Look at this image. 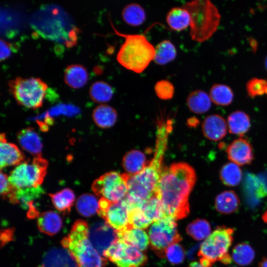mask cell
<instances>
[{"instance_id":"obj_1","label":"cell","mask_w":267,"mask_h":267,"mask_svg":"<svg viewBox=\"0 0 267 267\" xmlns=\"http://www.w3.org/2000/svg\"><path fill=\"white\" fill-rule=\"evenodd\" d=\"M196 180L194 169L186 163H175L163 169L156 195L162 202L165 216L176 221L189 215L188 198Z\"/></svg>"},{"instance_id":"obj_2","label":"cell","mask_w":267,"mask_h":267,"mask_svg":"<svg viewBox=\"0 0 267 267\" xmlns=\"http://www.w3.org/2000/svg\"><path fill=\"white\" fill-rule=\"evenodd\" d=\"M155 153L153 159L140 173L129 176L126 198L130 203H143L155 195L163 168L162 162L172 126L166 123L158 124Z\"/></svg>"},{"instance_id":"obj_3","label":"cell","mask_w":267,"mask_h":267,"mask_svg":"<svg viewBox=\"0 0 267 267\" xmlns=\"http://www.w3.org/2000/svg\"><path fill=\"white\" fill-rule=\"evenodd\" d=\"M78 267H105L106 260L97 251L89 237V225L82 220L73 224L69 233L61 242Z\"/></svg>"},{"instance_id":"obj_4","label":"cell","mask_w":267,"mask_h":267,"mask_svg":"<svg viewBox=\"0 0 267 267\" xmlns=\"http://www.w3.org/2000/svg\"><path fill=\"white\" fill-rule=\"evenodd\" d=\"M113 28L116 35L125 39L117 54L118 63L134 73L143 72L153 60L155 47L143 34H126Z\"/></svg>"},{"instance_id":"obj_5","label":"cell","mask_w":267,"mask_h":267,"mask_svg":"<svg viewBox=\"0 0 267 267\" xmlns=\"http://www.w3.org/2000/svg\"><path fill=\"white\" fill-rule=\"evenodd\" d=\"M190 17V36L192 40L203 43L216 32L221 15L211 0H191L183 5Z\"/></svg>"},{"instance_id":"obj_6","label":"cell","mask_w":267,"mask_h":267,"mask_svg":"<svg viewBox=\"0 0 267 267\" xmlns=\"http://www.w3.org/2000/svg\"><path fill=\"white\" fill-rule=\"evenodd\" d=\"M234 232L233 228L222 225L211 233L200 245L198 253L200 264L210 267L217 261L226 265L231 263L228 249L233 242Z\"/></svg>"},{"instance_id":"obj_7","label":"cell","mask_w":267,"mask_h":267,"mask_svg":"<svg viewBox=\"0 0 267 267\" xmlns=\"http://www.w3.org/2000/svg\"><path fill=\"white\" fill-rule=\"evenodd\" d=\"M9 91L17 103L25 108L36 109L43 106L48 88L39 78L16 77L8 82Z\"/></svg>"},{"instance_id":"obj_8","label":"cell","mask_w":267,"mask_h":267,"mask_svg":"<svg viewBox=\"0 0 267 267\" xmlns=\"http://www.w3.org/2000/svg\"><path fill=\"white\" fill-rule=\"evenodd\" d=\"M148 236L151 249L161 258L164 257L168 247L182 240L176 220L169 216L153 222L148 230Z\"/></svg>"},{"instance_id":"obj_9","label":"cell","mask_w":267,"mask_h":267,"mask_svg":"<svg viewBox=\"0 0 267 267\" xmlns=\"http://www.w3.org/2000/svg\"><path fill=\"white\" fill-rule=\"evenodd\" d=\"M47 161L42 156L35 157L18 165L8 177L10 182L17 188L39 187L46 174Z\"/></svg>"},{"instance_id":"obj_10","label":"cell","mask_w":267,"mask_h":267,"mask_svg":"<svg viewBox=\"0 0 267 267\" xmlns=\"http://www.w3.org/2000/svg\"><path fill=\"white\" fill-rule=\"evenodd\" d=\"M129 177L126 173L108 172L95 180L92 184L91 189L101 198L111 202L119 201L127 196Z\"/></svg>"},{"instance_id":"obj_11","label":"cell","mask_w":267,"mask_h":267,"mask_svg":"<svg viewBox=\"0 0 267 267\" xmlns=\"http://www.w3.org/2000/svg\"><path fill=\"white\" fill-rule=\"evenodd\" d=\"M103 256L118 267H141L148 260L142 251L119 238L104 252Z\"/></svg>"},{"instance_id":"obj_12","label":"cell","mask_w":267,"mask_h":267,"mask_svg":"<svg viewBox=\"0 0 267 267\" xmlns=\"http://www.w3.org/2000/svg\"><path fill=\"white\" fill-rule=\"evenodd\" d=\"M129 211L126 197L117 202H111L104 198L98 201V215L117 232L130 228Z\"/></svg>"},{"instance_id":"obj_13","label":"cell","mask_w":267,"mask_h":267,"mask_svg":"<svg viewBox=\"0 0 267 267\" xmlns=\"http://www.w3.org/2000/svg\"><path fill=\"white\" fill-rule=\"evenodd\" d=\"M89 237L94 248L102 256L118 239L117 231L105 221L95 222L89 226Z\"/></svg>"},{"instance_id":"obj_14","label":"cell","mask_w":267,"mask_h":267,"mask_svg":"<svg viewBox=\"0 0 267 267\" xmlns=\"http://www.w3.org/2000/svg\"><path fill=\"white\" fill-rule=\"evenodd\" d=\"M226 151L228 159L239 166L250 164L254 159L252 146L245 138L234 140L228 145Z\"/></svg>"},{"instance_id":"obj_15","label":"cell","mask_w":267,"mask_h":267,"mask_svg":"<svg viewBox=\"0 0 267 267\" xmlns=\"http://www.w3.org/2000/svg\"><path fill=\"white\" fill-rule=\"evenodd\" d=\"M227 122L223 117L214 114L208 116L202 124V131L204 135L212 141H218L226 134Z\"/></svg>"},{"instance_id":"obj_16","label":"cell","mask_w":267,"mask_h":267,"mask_svg":"<svg viewBox=\"0 0 267 267\" xmlns=\"http://www.w3.org/2000/svg\"><path fill=\"white\" fill-rule=\"evenodd\" d=\"M0 167L18 165L22 163L25 157L23 152L14 144L7 142L5 134L0 136Z\"/></svg>"},{"instance_id":"obj_17","label":"cell","mask_w":267,"mask_h":267,"mask_svg":"<svg viewBox=\"0 0 267 267\" xmlns=\"http://www.w3.org/2000/svg\"><path fill=\"white\" fill-rule=\"evenodd\" d=\"M40 267H78L68 251L65 248H53L44 256Z\"/></svg>"},{"instance_id":"obj_18","label":"cell","mask_w":267,"mask_h":267,"mask_svg":"<svg viewBox=\"0 0 267 267\" xmlns=\"http://www.w3.org/2000/svg\"><path fill=\"white\" fill-rule=\"evenodd\" d=\"M17 139L21 146L36 157L41 156L42 143L39 135L31 127L20 130Z\"/></svg>"},{"instance_id":"obj_19","label":"cell","mask_w":267,"mask_h":267,"mask_svg":"<svg viewBox=\"0 0 267 267\" xmlns=\"http://www.w3.org/2000/svg\"><path fill=\"white\" fill-rule=\"evenodd\" d=\"M89 79L87 69L78 64L68 66L64 73L65 84L72 89H78L86 85Z\"/></svg>"},{"instance_id":"obj_20","label":"cell","mask_w":267,"mask_h":267,"mask_svg":"<svg viewBox=\"0 0 267 267\" xmlns=\"http://www.w3.org/2000/svg\"><path fill=\"white\" fill-rule=\"evenodd\" d=\"M37 225L41 232L52 236L61 229L62 221L57 213L51 211H46L38 216Z\"/></svg>"},{"instance_id":"obj_21","label":"cell","mask_w":267,"mask_h":267,"mask_svg":"<svg viewBox=\"0 0 267 267\" xmlns=\"http://www.w3.org/2000/svg\"><path fill=\"white\" fill-rule=\"evenodd\" d=\"M148 164L145 155L138 150H132L124 156L122 165L128 175H135Z\"/></svg>"},{"instance_id":"obj_22","label":"cell","mask_w":267,"mask_h":267,"mask_svg":"<svg viewBox=\"0 0 267 267\" xmlns=\"http://www.w3.org/2000/svg\"><path fill=\"white\" fill-rule=\"evenodd\" d=\"M92 119L98 127L108 129L116 123L118 114L116 110L107 104H100L96 106L92 113Z\"/></svg>"},{"instance_id":"obj_23","label":"cell","mask_w":267,"mask_h":267,"mask_svg":"<svg viewBox=\"0 0 267 267\" xmlns=\"http://www.w3.org/2000/svg\"><path fill=\"white\" fill-rule=\"evenodd\" d=\"M118 238L139 250L145 251L149 245L148 235L142 229L131 228L118 232Z\"/></svg>"},{"instance_id":"obj_24","label":"cell","mask_w":267,"mask_h":267,"mask_svg":"<svg viewBox=\"0 0 267 267\" xmlns=\"http://www.w3.org/2000/svg\"><path fill=\"white\" fill-rule=\"evenodd\" d=\"M166 20L171 29L178 32L187 29L190 24L189 13L182 6L171 8L167 14Z\"/></svg>"},{"instance_id":"obj_25","label":"cell","mask_w":267,"mask_h":267,"mask_svg":"<svg viewBox=\"0 0 267 267\" xmlns=\"http://www.w3.org/2000/svg\"><path fill=\"white\" fill-rule=\"evenodd\" d=\"M227 124L230 133L242 136L249 130L251 121L246 113L236 110L228 115Z\"/></svg>"},{"instance_id":"obj_26","label":"cell","mask_w":267,"mask_h":267,"mask_svg":"<svg viewBox=\"0 0 267 267\" xmlns=\"http://www.w3.org/2000/svg\"><path fill=\"white\" fill-rule=\"evenodd\" d=\"M212 102L209 94L201 89L192 91L186 99V104L189 109L197 114L207 112L211 107Z\"/></svg>"},{"instance_id":"obj_27","label":"cell","mask_w":267,"mask_h":267,"mask_svg":"<svg viewBox=\"0 0 267 267\" xmlns=\"http://www.w3.org/2000/svg\"><path fill=\"white\" fill-rule=\"evenodd\" d=\"M239 199L233 190H226L220 193L215 200L216 210L225 215L235 212L239 208Z\"/></svg>"},{"instance_id":"obj_28","label":"cell","mask_w":267,"mask_h":267,"mask_svg":"<svg viewBox=\"0 0 267 267\" xmlns=\"http://www.w3.org/2000/svg\"><path fill=\"white\" fill-rule=\"evenodd\" d=\"M144 8L137 3H130L126 5L122 11L123 20L127 25L136 27L142 24L146 19Z\"/></svg>"},{"instance_id":"obj_29","label":"cell","mask_w":267,"mask_h":267,"mask_svg":"<svg viewBox=\"0 0 267 267\" xmlns=\"http://www.w3.org/2000/svg\"><path fill=\"white\" fill-rule=\"evenodd\" d=\"M177 56L175 46L169 40H163L155 47L153 61L158 65H164L174 60Z\"/></svg>"},{"instance_id":"obj_30","label":"cell","mask_w":267,"mask_h":267,"mask_svg":"<svg viewBox=\"0 0 267 267\" xmlns=\"http://www.w3.org/2000/svg\"><path fill=\"white\" fill-rule=\"evenodd\" d=\"M209 95L212 101L217 105L225 106L231 103L234 94L231 89L224 84H214L210 89Z\"/></svg>"},{"instance_id":"obj_31","label":"cell","mask_w":267,"mask_h":267,"mask_svg":"<svg viewBox=\"0 0 267 267\" xmlns=\"http://www.w3.org/2000/svg\"><path fill=\"white\" fill-rule=\"evenodd\" d=\"M114 90L112 87L104 81H98L90 86L89 94L92 101L98 103H106L113 97Z\"/></svg>"},{"instance_id":"obj_32","label":"cell","mask_w":267,"mask_h":267,"mask_svg":"<svg viewBox=\"0 0 267 267\" xmlns=\"http://www.w3.org/2000/svg\"><path fill=\"white\" fill-rule=\"evenodd\" d=\"M242 177V171L239 165L232 162L223 165L220 171L222 182L228 186H235L239 184Z\"/></svg>"},{"instance_id":"obj_33","label":"cell","mask_w":267,"mask_h":267,"mask_svg":"<svg viewBox=\"0 0 267 267\" xmlns=\"http://www.w3.org/2000/svg\"><path fill=\"white\" fill-rule=\"evenodd\" d=\"M137 206L141 208L145 216L152 222L165 216L162 202L156 194Z\"/></svg>"},{"instance_id":"obj_34","label":"cell","mask_w":267,"mask_h":267,"mask_svg":"<svg viewBox=\"0 0 267 267\" xmlns=\"http://www.w3.org/2000/svg\"><path fill=\"white\" fill-rule=\"evenodd\" d=\"M54 207L64 213L70 211L75 199L74 192L69 188H64L55 193L49 194Z\"/></svg>"},{"instance_id":"obj_35","label":"cell","mask_w":267,"mask_h":267,"mask_svg":"<svg viewBox=\"0 0 267 267\" xmlns=\"http://www.w3.org/2000/svg\"><path fill=\"white\" fill-rule=\"evenodd\" d=\"M76 207L81 215L86 217H91L97 213L98 201L92 194H84L77 199Z\"/></svg>"},{"instance_id":"obj_36","label":"cell","mask_w":267,"mask_h":267,"mask_svg":"<svg viewBox=\"0 0 267 267\" xmlns=\"http://www.w3.org/2000/svg\"><path fill=\"white\" fill-rule=\"evenodd\" d=\"M255 253L252 247L245 242L236 244L232 251V258L237 264L245 266L254 260Z\"/></svg>"},{"instance_id":"obj_37","label":"cell","mask_w":267,"mask_h":267,"mask_svg":"<svg viewBox=\"0 0 267 267\" xmlns=\"http://www.w3.org/2000/svg\"><path fill=\"white\" fill-rule=\"evenodd\" d=\"M210 223L205 219H198L189 223L186 226L187 233L194 239L199 241L205 239L211 234Z\"/></svg>"},{"instance_id":"obj_38","label":"cell","mask_w":267,"mask_h":267,"mask_svg":"<svg viewBox=\"0 0 267 267\" xmlns=\"http://www.w3.org/2000/svg\"><path fill=\"white\" fill-rule=\"evenodd\" d=\"M245 180V191L249 200L254 202L267 196L258 176L249 174Z\"/></svg>"},{"instance_id":"obj_39","label":"cell","mask_w":267,"mask_h":267,"mask_svg":"<svg viewBox=\"0 0 267 267\" xmlns=\"http://www.w3.org/2000/svg\"><path fill=\"white\" fill-rule=\"evenodd\" d=\"M43 193L41 186L17 188L15 194L16 203L29 208L33 206V201Z\"/></svg>"},{"instance_id":"obj_40","label":"cell","mask_w":267,"mask_h":267,"mask_svg":"<svg viewBox=\"0 0 267 267\" xmlns=\"http://www.w3.org/2000/svg\"><path fill=\"white\" fill-rule=\"evenodd\" d=\"M129 222L130 228L145 229L152 224L144 215L141 208L137 206L129 205Z\"/></svg>"},{"instance_id":"obj_41","label":"cell","mask_w":267,"mask_h":267,"mask_svg":"<svg viewBox=\"0 0 267 267\" xmlns=\"http://www.w3.org/2000/svg\"><path fill=\"white\" fill-rule=\"evenodd\" d=\"M246 89L248 95L252 98L267 95V81L261 78H253L247 83Z\"/></svg>"},{"instance_id":"obj_42","label":"cell","mask_w":267,"mask_h":267,"mask_svg":"<svg viewBox=\"0 0 267 267\" xmlns=\"http://www.w3.org/2000/svg\"><path fill=\"white\" fill-rule=\"evenodd\" d=\"M164 257L171 264H179L183 262L185 258L184 248L178 243L172 244L165 250Z\"/></svg>"},{"instance_id":"obj_43","label":"cell","mask_w":267,"mask_h":267,"mask_svg":"<svg viewBox=\"0 0 267 267\" xmlns=\"http://www.w3.org/2000/svg\"><path fill=\"white\" fill-rule=\"evenodd\" d=\"M154 91L160 99L168 100L172 99L175 93L173 84L167 80L158 81L155 85Z\"/></svg>"},{"instance_id":"obj_44","label":"cell","mask_w":267,"mask_h":267,"mask_svg":"<svg viewBox=\"0 0 267 267\" xmlns=\"http://www.w3.org/2000/svg\"><path fill=\"white\" fill-rule=\"evenodd\" d=\"M0 194L3 199H8L10 203L16 204L15 194L17 188L9 181L8 176L0 172Z\"/></svg>"},{"instance_id":"obj_45","label":"cell","mask_w":267,"mask_h":267,"mask_svg":"<svg viewBox=\"0 0 267 267\" xmlns=\"http://www.w3.org/2000/svg\"><path fill=\"white\" fill-rule=\"evenodd\" d=\"M13 47L12 44L6 41L0 40V60L8 58L11 54Z\"/></svg>"},{"instance_id":"obj_46","label":"cell","mask_w":267,"mask_h":267,"mask_svg":"<svg viewBox=\"0 0 267 267\" xmlns=\"http://www.w3.org/2000/svg\"><path fill=\"white\" fill-rule=\"evenodd\" d=\"M258 177L267 195V170L260 173Z\"/></svg>"},{"instance_id":"obj_47","label":"cell","mask_w":267,"mask_h":267,"mask_svg":"<svg viewBox=\"0 0 267 267\" xmlns=\"http://www.w3.org/2000/svg\"><path fill=\"white\" fill-rule=\"evenodd\" d=\"M13 232V231L11 228L3 230V235H4V237L2 243L5 244L7 241L12 239Z\"/></svg>"},{"instance_id":"obj_48","label":"cell","mask_w":267,"mask_h":267,"mask_svg":"<svg viewBox=\"0 0 267 267\" xmlns=\"http://www.w3.org/2000/svg\"><path fill=\"white\" fill-rule=\"evenodd\" d=\"M259 267H267V257H265L259 264Z\"/></svg>"},{"instance_id":"obj_49","label":"cell","mask_w":267,"mask_h":267,"mask_svg":"<svg viewBox=\"0 0 267 267\" xmlns=\"http://www.w3.org/2000/svg\"><path fill=\"white\" fill-rule=\"evenodd\" d=\"M189 267H206L202 265L200 263L193 262L189 264Z\"/></svg>"},{"instance_id":"obj_50","label":"cell","mask_w":267,"mask_h":267,"mask_svg":"<svg viewBox=\"0 0 267 267\" xmlns=\"http://www.w3.org/2000/svg\"><path fill=\"white\" fill-rule=\"evenodd\" d=\"M262 219L265 222L267 223V210L263 214L262 216Z\"/></svg>"},{"instance_id":"obj_51","label":"cell","mask_w":267,"mask_h":267,"mask_svg":"<svg viewBox=\"0 0 267 267\" xmlns=\"http://www.w3.org/2000/svg\"><path fill=\"white\" fill-rule=\"evenodd\" d=\"M265 66L266 70L267 71V56H266L265 60Z\"/></svg>"},{"instance_id":"obj_52","label":"cell","mask_w":267,"mask_h":267,"mask_svg":"<svg viewBox=\"0 0 267 267\" xmlns=\"http://www.w3.org/2000/svg\"></svg>"}]
</instances>
